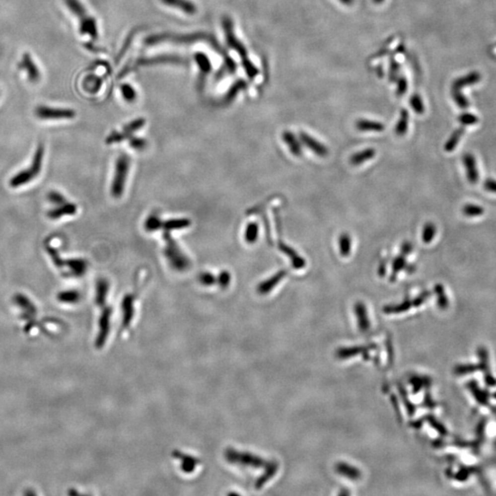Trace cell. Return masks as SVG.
<instances>
[{"mask_svg":"<svg viewBox=\"0 0 496 496\" xmlns=\"http://www.w3.org/2000/svg\"><path fill=\"white\" fill-rule=\"evenodd\" d=\"M198 42H207L211 44L213 49L220 54V55L225 59L229 57L226 52L222 49L220 44L217 43L213 37L204 32H196V33H189V34H175V33H159L153 34L146 37L143 43L147 46L156 45L159 43H171L177 44H192Z\"/></svg>","mask_w":496,"mask_h":496,"instance_id":"6da1fadb","label":"cell"},{"mask_svg":"<svg viewBox=\"0 0 496 496\" xmlns=\"http://www.w3.org/2000/svg\"><path fill=\"white\" fill-rule=\"evenodd\" d=\"M221 25H222V30L224 32V36H225L228 46L238 54L239 57L242 61V66L244 67L247 76L250 79H254L259 73V71H258L257 67L248 58V54L245 49V45L235 35L234 31H233V23L232 18H230L229 16H223L221 18Z\"/></svg>","mask_w":496,"mask_h":496,"instance_id":"7a4b0ae2","label":"cell"},{"mask_svg":"<svg viewBox=\"0 0 496 496\" xmlns=\"http://www.w3.org/2000/svg\"><path fill=\"white\" fill-rule=\"evenodd\" d=\"M68 9L78 18L79 32L82 35H87L93 40L97 39L98 35V24L94 17L90 16L86 7L80 0H64Z\"/></svg>","mask_w":496,"mask_h":496,"instance_id":"3957f363","label":"cell"},{"mask_svg":"<svg viewBox=\"0 0 496 496\" xmlns=\"http://www.w3.org/2000/svg\"><path fill=\"white\" fill-rule=\"evenodd\" d=\"M43 155H44V148L43 144H40L37 147L35 153L33 155L31 166L18 172L15 176H13L9 185L13 189H17L26 184L30 183L34 178H36L43 168Z\"/></svg>","mask_w":496,"mask_h":496,"instance_id":"277c9868","label":"cell"},{"mask_svg":"<svg viewBox=\"0 0 496 496\" xmlns=\"http://www.w3.org/2000/svg\"><path fill=\"white\" fill-rule=\"evenodd\" d=\"M164 238H165V257H166L169 265L171 266L173 270H177L179 272H183L185 270H188L190 267V261L189 257L185 255L179 245L176 243V241L173 239L170 233H168L167 231H165L164 233Z\"/></svg>","mask_w":496,"mask_h":496,"instance_id":"5b68a950","label":"cell"},{"mask_svg":"<svg viewBox=\"0 0 496 496\" xmlns=\"http://www.w3.org/2000/svg\"><path fill=\"white\" fill-rule=\"evenodd\" d=\"M130 169V157L125 153H122L116 160L115 172L113 181L111 184V195L119 199L123 194L126 180Z\"/></svg>","mask_w":496,"mask_h":496,"instance_id":"8992f818","label":"cell"},{"mask_svg":"<svg viewBox=\"0 0 496 496\" xmlns=\"http://www.w3.org/2000/svg\"><path fill=\"white\" fill-rule=\"evenodd\" d=\"M187 60L179 56L175 55H156L153 57H140L137 60L134 62V64L129 65L126 68L123 69V71L120 73V78H123V75L127 74L129 72L133 71V69L135 68H141V67H150L154 65H162V64H176V65H184L186 64Z\"/></svg>","mask_w":496,"mask_h":496,"instance_id":"52a82bcc","label":"cell"},{"mask_svg":"<svg viewBox=\"0 0 496 496\" xmlns=\"http://www.w3.org/2000/svg\"><path fill=\"white\" fill-rule=\"evenodd\" d=\"M34 113L41 120H71L75 117V111L67 108H54L49 106H38Z\"/></svg>","mask_w":496,"mask_h":496,"instance_id":"ba28073f","label":"cell"},{"mask_svg":"<svg viewBox=\"0 0 496 496\" xmlns=\"http://www.w3.org/2000/svg\"><path fill=\"white\" fill-rule=\"evenodd\" d=\"M145 124V120L143 118H138L135 121L129 123L126 126H124L122 133L113 132L111 133L106 139V142L108 144H113L116 142L123 141L127 138H130L132 135L136 133L137 131L141 130Z\"/></svg>","mask_w":496,"mask_h":496,"instance_id":"9c48e42d","label":"cell"},{"mask_svg":"<svg viewBox=\"0 0 496 496\" xmlns=\"http://www.w3.org/2000/svg\"><path fill=\"white\" fill-rule=\"evenodd\" d=\"M18 68L24 71L28 80L31 83H36L41 78V72L35 62L33 61L31 54L25 53L21 56V60L19 61Z\"/></svg>","mask_w":496,"mask_h":496,"instance_id":"30bf717a","label":"cell"},{"mask_svg":"<svg viewBox=\"0 0 496 496\" xmlns=\"http://www.w3.org/2000/svg\"><path fill=\"white\" fill-rule=\"evenodd\" d=\"M194 59L196 62L197 66L200 68V78H199V88L202 89L204 87V84L206 78L208 76L209 73L212 72V63L207 55H205L202 52H197L194 55Z\"/></svg>","mask_w":496,"mask_h":496,"instance_id":"8fae6325","label":"cell"},{"mask_svg":"<svg viewBox=\"0 0 496 496\" xmlns=\"http://www.w3.org/2000/svg\"><path fill=\"white\" fill-rule=\"evenodd\" d=\"M299 135H300L301 142L305 146L308 147L309 149H311L315 154H317L321 157H325L329 153L328 148L325 146V144H323L322 142L314 139L311 135H308L306 133H303V132H300Z\"/></svg>","mask_w":496,"mask_h":496,"instance_id":"7c38bea8","label":"cell"},{"mask_svg":"<svg viewBox=\"0 0 496 496\" xmlns=\"http://www.w3.org/2000/svg\"><path fill=\"white\" fill-rule=\"evenodd\" d=\"M76 211H77L76 205L74 203L68 202L62 205L55 206V208L50 210L47 216L51 220H58L63 218L64 216L75 214Z\"/></svg>","mask_w":496,"mask_h":496,"instance_id":"4fadbf2b","label":"cell"},{"mask_svg":"<svg viewBox=\"0 0 496 496\" xmlns=\"http://www.w3.org/2000/svg\"><path fill=\"white\" fill-rule=\"evenodd\" d=\"M463 164L465 166L466 173H467V178L469 182L471 184H476L479 181V170L477 168V164L475 157L472 153H465L462 157Z\"/></svg>","mask_w":496,"mask_h":496,"instance_id":"5bb4252c","label":"cell"},{"mask_svg":"<svg viewBox=\"0 0 496 496\" xmlns=\"http://www.w3.org/2000/svg\"><path fill=\"white\" fill-rule=\"evenodd\" d=\"M88 264L85 259L81 258H74V259H64V265L63 269L68 268L69 270V274H71L74 277H81L84 275L87 270ZM62 269V270H63Z\"/></svg>","mask_w":496,"mask_h":496,"instance_id":"9a60e30c","label":"cell"},{"mask_svg":"<svg viewBox=\"0 0 496 496\" xmlns=\"http://www.w3.org/2000/svg\"><path fill=\"white\" fill-rule=\"evenodd\" d=\"M279 249L282 253H284L287 257H288V258L290 259L291 265L295 270H301L306 266L305 259L303 257H300V255L289 245L284 244L283 242H281V243H279Z\"/></svg>","mask_w":496,"mask_h":496,"instance_id":"2e32d148","label":"cell"},{"mask_svg":"<svg viewBox=\"0 0 496 496\" xmlns=\"http://www.w3.org/2000/svg\"><path fill=\"white\" fill-rule=\"evenodd\" d=\"M287 271L285 270H280L276 274L271 276L267 281L262 282L257 287V291L260 294H268L276 286L282 282V279L286 276Z\"/></svg>","mask_w":496,"mask_h":496,"instance_id":"e0dca14e","label":"cell"},{"mask_svg":"<svg viewBox=\"0 0 496 496\" xmlns=\"http://www.w3.org/2000/svg\"><path fill=\"white\" fill-rule=\"evenodd\" d=\"M111 316V308H105L102 312V315L99 321V335H98L97 345L98 347L103 346L105 340L108 337L109 327H110V319Z\"/></svg>","mask_w":496,"mask_h":496,"instance_id":"ac0fdd59","label":"cell"},{"mask_svg":"<svg viewBox=\"0 0 496 496\" xmlns=\"http://www.w3.org/2000/svg\"><path fill=\"white\" fill-rule=\"evenodd\" d=\"M165 6L178 8L187 15H194L197 13V6L190 0H161Z\"/></svg>","mask_w":496,"mask_h":496,"instance_id":"d6986e66","label":"cell"},{"mask_svg":"<svg viewBox=\"0 0 496 496\" xmlns=\"http://www.w3.org/2000/svg\"><path fill=\"white\" fill-rule=\"evenodd\" d=\"M282 139L289 148L290 153L295 156H300L302 153V147L297 137L289 131H285L282 134Z\"/></svg>","mask_w":496,"mask_h":496,"instance_id":"ffe728a7","label":"cell"},{"mask_svg":"<svg viewBox=\"0 0 496 496\" xmlns=\"http://www.w3.org/2000/svg\"><path fill=\"white\" fill-rule=\"evenodd\" d=\"M103 79L96 74H89L82 82V86L85 91L89 94H97L101 88Z\"/></svg>","mask_w":496,"mask_h":496,"instance_id":"44dd1931","label":"cell"},{"mask_svg":"<svg viewBox=\"0 0 496 496\" xmlns=\"http://www.w3.org/2000/svg\"><path fill=\"white\" fill-rule=\"evenodd\" d=\"M247 87V83L245 80L238 79L236 82H234L230 88L228 89L226 94L223 96L221 102L224 105L230 104L233 102L235 97L238 95L239 91L244 90Z\"/></svg>","mask_w":496,"mask_h":496,"instance_id":"7402d4cb","label":"cell"},{"mask_svg":"<svg viewBox=\"0 0 496 496\" xmlns=\"http://www.w3.org/2000/svg\"><path fill=\"white\" fill-rule=\"evenodd\" d=\"M134 301H135L134 296L131 294H127L123 298V303H122L123 312V325L127 326V325H130L132 319L134 317V312H135Z\"/></svg>","mask_w":496,"mask_h":496,"instance_id":"603a6c76","label":"cell"},{"mask_svg":"<svg viewBox=\"0 0 496 496\" xmlns=\"http://www.w3.org/2000/svg\"><path fill=\"white\" fill-rule=\"evenodd\" d=\"M355 127L360 132H377V133L383 132L385 129V126L382 123L365 119L357 120L355 123Z\"/></svg>","mask_w":496,"mask_h":496,"instance_id":"cb8c5ba5","label":"cell"},{"mask_svg":"<svg viewBox=\"0 0 496 496\" xmlns=\"http://www.w3.org/2000/svg\"><path fill=\"white\" fill-rule=\"evenodd\" d=\"M375 155H376V151L373 148H367L360 152L352 154L349 158V162L353 165H361L367 160L372 159Z\"/></svg>","mask_w":496,"mask_h":496,"instance_id":"d4e9b609","label":"cell"},{"mask_svg":"<svg viewBox=\"0 0 496 496\" xmlns=\"http://www.w3.org/2000/svg\"><path fill=\"white\" fill-rule=\"evenodd\" d=\"M110 284L107 280L99 279L97 282V293H96V302L98 306H102L107 299V295L109 292Z\"/></svg>","mask_w":496,"mask_h":496,"instance_id":"484cf974","label":"cell"},{"mask_svg":"<svg viewBox=\"0 0 496 496\" xmlns=\"http://www.w3.org/2000/svg\"><path fill=\"white\" fill-rule=\"evenodd\" d=\"M236 68H237L236 64L234 63L233 59L230 56L227 57L225 59H223L222 67L220 68L218 73H216L215 79L220 80L221 78H223L226 74H233L236 72Z\"/></svg>","mask_w":496,"mask_h":496,"instance_id":"4316f807","label":"cell"},{"mask_svg":"<svg viewBox=\"0 0 496 496\" xmlns=\"http://www.w3.org/2000/svg\"><path fill=\"white\" fill-rule=\"evenodd\" d=\"M190 225V220L186 218L182 219H171V220L163 221V227L165 231L170 232L172 230H178V229H184Z\"/></svg>","mask_w":496,"mask_h":496,"instance_id":"83f0119b","label":"cell"},{"mask_svg":"<svg viewBox=\"0 0 496 496\" xmlns=\"http://www.w3.org/2000/svg\"><path fill=\"white\" fill-rule=\"evenodd\" d=\"M408 122H409V112L408 110H402L401 111V116L399 119L398 123L395 126L394 132L399 136H403L407 133L408 130Z\"/></svg>","mask_w":496,"mask_h":496,"instance_id":"f1b7e54d","label":"cell"},{"mask_svg":"<svg viewBox=\"0 0 496 496\" xmlns=\"http://www.w3.org/2000/svg\"><path fill=\"white\" fill-rule=\"evenodd\" d=\"M57 300L63 303H76L80 300V293L75 289L64 290L58 293Z\"/></svg>","mask_w":496,"mask_h":496,"instance_id":"f546056e","label":"cell"},{"mask_svg":"<svg viewBox=\"0 0 496 496\" xmlns=\"http://www.w3.org/2000/svg\"><path fill=\"white\" fill-rule=\"evenodd\" d=\"M259 227L257 222H249L245 228V240L247 244H255L258 238Z\"/></svg>","mask_w":496,"mask_h":496,"instance_id":"4dcf8cb0","label":"cell"},{"mask_svg":"<svg viewBox=\"0 0 496 496\" xmlns=\"http://www.w3.org/2000/svg\"><path fill=\"white\" fill-rule=\"evenodd\" d=\"M406 257L404 255H400L398 257H395L393 262H392V272L391 276V282H394L397 278L399 272L401 270H404L406 267Z\"/></svg>","mask_w":496,"mask_h":496,"instance_id":"1f68e13d","label":"cell"},{"mask_svg":"<svg viewBox=\"0 0 496 496\" xmlns=\"http://www.w3.org/2000/svg\"><path fill=\"white\" fill-rule=\"evenodd\" d=\"M339 251L344 257H348L351 252V237L349 233H342L339 236Z\"/></svg>","mask_w":496,"mask_h":496,"instance_id":"d6a6232c","label":"cell"},{"mask_svg":"<svg viewBox=\"0 0 496 496\" xmlns=\"http://www.w3.org/2000/svg\"><path fill=\"white\" fill-rule=\"evenodd\" d=\"M162 227H163V221L160 219L159 216H157V215H150L144 222L145 230L150 233L157 231Z\"/></svg>","mask_w":496,"mask_h":496,"instance_id":"836d02e7","label":"cell"},{"mask_svg":"<svg viewBox=\"0 0 496 496\" xmlns=\"http://www.w3.org/2000/svg\"><path fill=\"white\" fill-rule=\"evenodd\" d=\"M435 233H436V227L435 224L431 221H428L425 224L423 229L422 240L425 244L431 243L435 238Z\"/></svg>","mask_w":496,"mask_h":496,"instance_id":"e575fe53","label":"cell"},{"mask_svg":"<svg viewBox=\"0 0 496 496\" xmlns=\"http://www.w3.org/2000/svg\"><path fill=\"white\" fill-rule=\"evenodd\" d=\"M463 134H464V128H459L458 130H456L453 134H452V135L450 136V138L446 142L445 150L447 152H452L454 149L458 145L459 140H460V138H461V136L463 135Z\"/></svg>","mask_w":496,"mask_h":496,"instance_id":"d590c367","label":"cell"},{"mask_svg":"<svg viewBox=\"0 0 496 496\" xmlns=\"http://www.w3.org/2000/svg\"><path fill=\"white\" fill-rule=\"evenodd\" d=\"M14 300H15V302L18 304V306L20 307L21 309H23L26 312H29V313L30 312H35V310H36L35 307L33 305V303L23 294H17L14 297Z\"/></svg>","mask_w":496,"mask_h":496,"instance_id":"8d00e7d4","label":"cell"},{"mask_svg":"<svg viewBox=\"0 0 496 496\" xmlns=\"http://www.w3.org/2000/svg\"><path fill=\"white\" fill-rule=\"evenodd\" d=\"M121 92H122V96H123V99L125 101L129 102V103L134 102L135 99H136V97H137V94H136L135 88L131 86L130 84H127V83L126 84H123L121 86Z\"/></svg>","mask_w":496,"mask_h":496,"instance_id":"74e56055","label":"cell"},{"mask_svg":"<svg viewBox=\"0 0 496 496\" xmlns=\"http://www.w3.org/2000/svg\"><path fill=\"white\" fill-rule=\"evenodd\" d=\"M462 213L467 217H476V216H481V215L484 214V210L483 207H481L479 205L467 204L462 209Z\"/></svg>","mask_w":496,"mask_h":496,"instance_id":"f35d334b","label":"cell"},{"mask_svg":"<svg viewBox=\"0 0 496 496\" xmlns=\"http://www.w3.org/2000/svg\"><path fill=\"white\" fill-rule=\"evenodd\" d=\"M48 200L51 203H53L55 206H58V205H62L66 202H68V201L66 199V197L64 196L62 193L56 191V190H52L50 191L48 193Z\"/></svg>","mask_w":496,"mask_h":496,"instance_id":"ab89813d","label":"cell"},{"mask_svg":"<svg viewBox=\"0 0 496 496\" xmlns=\"http://www.w3.org/2000/svg\"><path fill=\"white\" fill-rule=\"evenodd\" d=\"M410 105L411 107L413 108V110H415L417 113L418 114H422L425 111V107H424V103H423L422 98L417 95V94H415L414 96H412L410 98Z\"/></svg>","mask_w":496,"mask_h":496,"instance_id":"60d3db41","label":"cell"},{"mask_svg":"<svg viewBox=\"0 0 496 496\" xmlns=\"http://www.w3.org/2000/svg\"><path fill=\"white\" fill-rule=\"evenodd\" d=\"M199 281L204 286H212L217 282V279L210 272H202L199 277Z\"/></svg>","mask_w":496,"mask_h":496,"instance_id":"b9f144b4","label":"cell"},{"mask_svg":"<svg viewBox=\"0 0 496 496\" xmlns=\"http://www.w3.org/2000/svg\"><path fill=\"white\" fill-rule=\"evenodd\" d=\"M435 293L437 294L438 297V304L441 308H445L447 305V299L445 295L444 288L440 284H436L435 287Z\"/></svg>","mask_w":496,"mask_h":496,"instance_id":"7bdbcfd3","label":"cell"},{"mask_svg":"<svg viewBox=\"0 0 496 496\" xmlns=\"http://www.w3.org/2000/svg\"><path fill=\"white\" fill-rule=\"evenodd\" d=\"M217 282L219 283V285L221 288H226L231 282V274L226 270L221 271L218 279H217Z\"/></svg>","mask_w":496,"mask_h":496,"instance_id":"ee69618b","label":"cell"},{"mask_svg":"<svg viewBox=\"0 0 496 496\" xmlns=\"http://www.w3.org/2000/svg\"><path fill=\"white\" fill-rule=\"evenodd\" d=\"M129 142H130L131 147L135 148L136 150H142L146 145V142L144 141L143 139L134 137V136L130 137V141Z\"/></svg>","mask_w":496,"mask_h":496,"instance_id":"f6af8a7d","label":"cell"},{"mask_svg":"<svg viewBox=\"0 0 496 496\" xmlns=\"http://www.w3.org/2000/svg\"><path fill=\"white\" fill-rule=\"evenodd\" d=\"M408 88V84H407V80L404 76L400 77L398 79V85H397V95L398 96H403L405 94V92L407 90Z\"/></svg>","mask_w":496,"mask_h":496,"instance_id":"bcb514c9","label":"cell"},{"mask_svg":"<svg viewBox=\"0 0 496 496\" xmlns=\"http://www.w3.org/2000/svg\"><path fill=\"white\" fill-rule=\"evenodd\" d=\"M484 186L485 190L491 191V192H494V193H496V180H495V179L488 178L487 180H485Z\"/></svg>","mask_w":496,"mask_h":496,"instance_id":"7dc6e473","label":"cell"},{"mask_svg":"<svg viewBox=\"0 0 496 496\" xmlns=\"http://www.w3.org/2000/svg\"><path fill=\"white\" fill-rule=\"evenodd\" d=\"M412 251H413V245L411 244L410 242H408V241L404 242V244L402 245V247H401V254L404 255L405 257H407Z\"/></svg>","mask_w":496,"mask_h":496,"instance_id":"c3c4849f","label":"cell"},{"mask_svg":"<svg viewBox=\"0 0 496 496\" xmlns=\"http://www.w3.org/2000/svg\"><path fill=\"white\" fill-rule=\"evenodd\" d=\"M459 121L463 124H473L476 123V118L471 114H464L459 117Z\"/></svg>","mask_w":496,"mask_h":496,"instance_id":"681fc988","label":"cell"},{"mask_svg":"<svg viewBox=\"0 0 496 496\" xmlns=\"http://www.w3.org/2000/svg\"><path fill=\"white\" fill-rule=\"evenodd\" d=\"M399 68H400V66H399L398 63L394 61L392 62V65H391V74H392V77L394 76L395 73L398 72Z\"/></svg>","mask_w":496,"mask_h":496,"instance_id":"f907efd6","label":"cell"},{"mask_svg":"<svg viewBox=\"0 0 496 496\" xmlns=\"http://www.w3.org/2000/svg\"><path fill=\"white\" fill-rule=\"evenodd\" d=\"M378 272H379V275H380V277H384V275H385L386 262L385 261H384V260L380 262V266H379V270H378Z\"/></svg>","mask_w":496,"mask_h":496,"instance_id":"816d5d0a","label":"cell"},{"mask_svg":"<svg viewBox=\"0 0 496 496\" xmlns=\"http://www.w3.org/2000/svg\"><path fill=\"white\" fill-rule=\"evenodd\" d=\"M404 270H406L408 273H414L417 269H416L415 265H406Z\"/></svg>","mask_w":496,"mask_h":496,"instance_id":"f5cc1de1","label":"cell"},{"mask_svg":"<svg viewBox=\"0 0 496 496\" xmlns=\"http://www.w3.org/2000/svg\"><path fill=\"white\" fill-rule=\"evenodd\" d=\"M341 3H343L344 5H347V6H350L354 3V0H339Z\"/></svg>","mask_w":496,"mask_h":496,"instance_id":"db71d44e","label":"cell"},{"mask_svg":"<svg viewBox=\"0 0 496 496\" xmlns=\"http://www.w3.org/2000/svg\"><path fill=\"white\" fill-rule=\"evenodd\" d=\"M373 1L375 3H377V4H380V3H382L384 0H373Z\"/></svg>","mask_w":496,"mask_h":496,"instance_id":"11a10c76","label":"cell"}]
</instances>
